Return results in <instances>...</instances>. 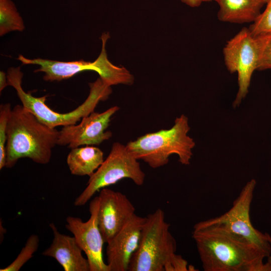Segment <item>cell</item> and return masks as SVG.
<instances>
[{"label": "cell", "mask_w": 271, "mask_h": 271, "mask_svg": "<svg viewBox=\"0 0 271 271\" xmlns=\"http://www.w3.org/2000/svg\"><path fill=\"white\" fill-rule=\"evenodd\" d=\"M192 233L205 271H271L262 248L218 225H194Z\"/></svg>", "instance_id": "6da1fadb"}, {"label": "cell", "mask_w": 271, "mask_h": 271, "mask_svg": "<svg viewBox=\"0 0 271 271\" xmlns=\"http://www.w3.org/2000/svg\"><path fill=\"white\" fill-rule=\"evenodd\" d=\"M59 135L60 131L56 128L40 121L22 105H16L12 110L8 124L5 167L12 168L24 158L37 164H48Z\"/></svg>", "instance_id": "7a4b0ae2"}, {"label": "cell", "mask_w": 271, "mask_h": 271, "mask_svg": "<svg viewBox=\"0 0 271 271\" xmlns=\"http://www.w3.org/2000/svg\"><path fill=\"white\" fill-rule=\"evenodd\" d=\"M164 211L157 209L146 217L139 247L129 271H187L188 262L176 253V240L169 230Z\"/></svg>", "instance_id": "3957f363"}, {"label": "cell", "mask_w": 271, "mask_h": 271, "mask_svg": "<svg viewBox=\"0 0 271 271\" xmlns=\"http://www.w3.org/2000/svg\"><path fill=\"white\" fill-rule=\"evenodd\" d=\"M190 130L188 117L182 114L175 120L173 126L147 133L130 141L126 145L137 160H142L151 168L162 167L169 162L172 154H176L183 165L190 164L195 143L188 135Z\"/></svg>", "instance_id": "277c9868"}, {"label": "cell", "mask_w": 271, "mask_h": 271, "mask_svg": "<svg viewBox=\"0 0 271 271\" xmlns=\"http://www.w3.org/2000/svg\"><path fill=\"white\" fill-rule=\"evenodd\" d=\"M8 84L14 88L23 106L34 114L38 119L51 127L75 124L83 117L94 111L100 101L106 100L112 92L111 86L99 77L89 83V93L85 101L74 110L67 113L53 110L46 104L47 95L36 97L23 89L22 83L23 73L20 67H11L8 70Z\"/></svg>", "instance_id": "5b68a950"}, {"label": "cell", "mask_w": 271, "mask_h": 271, "mask_svg": "<svg viewBox=\"0 0 271 271\" xmlns=\"http://www.w3.org/2000/svg\"><path fill=\"white\" fill-rule=\"evenodd\" d=\"M109 38L108 33L102 34L100 37L101 51L97 58L92 62L83 60L60 61L41 58L30 59L22 55H20L17 59L23 65L40 66L34 72L44 73L43 79L47 81H60L68 79L81 72L93 71L96 72L102 81L109 86L118 84L131 85L133 83V76L124 67L113 65L107 58L105 45Z\"/></svg>", "instance_id": "8992f818"}, {"label": "cell", "mask_w": 271, "mask_h": 271, "mask_svg": "<svg viewBox=\"0 0 271 271\" xmlns=\"http://www.w3.org/2000/svg\"><path fill=\"white\" fill-rule=\"evenodd\" d=\"M124 178L141 186L144 183L145 174L138 160L126 146L114 143L106 159L89 177L86 187L75 199L74 205H84L96 192Z\"/></svg>", "instance_id": "52a82bcc"}, {"label": "cell", "mask_w": 271, "mask_h": 271, "mask_svg": "<svg viewBox=\"0 0 271 271\" xmlns=\"http://www.w3.org/2000/svg\"><path fill=\"white\" fill-rule=\"evenodd\" d=\"M259 48L256 36L243 28L228 41L223 49L224 63L231 73L237 72L238 90L233 102L238 106L248 92L253 73L257 70Z\"/></svg>", "instance_id": "ba28073f"}, {"label": "cell", "mask_w": 271, "mask_h": 271, "mask_svg": "<svg viewBox=\"0 0 271 271\" xmlns=\"http://www.w3.org/2000/svg\"><path fill=\"white\" fill-rule=\"evenodd\" d=\"M256 183L254 179L248 181L227 212L220 216L199 222L205 225H220L227 230L245 238L270 254L271 246L265 233L255 228L250 219V205Z\"/></svg>", "instance_id": "9c48e42d"}, {"label": "cell", "mask_w": 271, "mask_h": 271, "mask_svg": "<svg viewBox=\"0 0 271 271\" xmlns=\"http://www.w3.org/2000/svg\"><path fill=\"white\" fill-rule=\"evenodd\" d=\"M99 196L94 197L89 204L90 216L86 222L80 218L68 216L66 228L74 235L76 242L85 253L90 271H110L103 257L104 242L97 220Z\"/></svg>", "instance_id": "30bf717a"}, {"label": "cell", "mask_w": 271, "mask_h": 271, "mask_svg": "<svg viewBox=\"0 0 271 271\" xmlns=\"http://www.w3.org/2000/svg\"><path fill=\"white\" fill-rule=\"evenodd\" d=\"M112 106L104 112H92L83 117L78 124L63 126L60 130L57 145L73 149L82 146L98 145L112 137L110 131H105L111 116L119 110Z\"/></svg>", "instance_id": "8fae6325"}, {"label": "cell", "mask_w": 271, "mask_h": 271, "mask_svg": "<svg viewBox=\"0 0 271 271\" xmlns=\"http://www.w3.org/2000/svg\"><path fill=\"white\" fill-rule=\"evenodd\" d=\"M97 220L104 242L110 240L135 213L124 194L104 188L100 190Z\"/></svg>", "instance_id": "7c38bea8"}, {"label": "cell", "mask_w": 271, "mask_h": 271, "mask_svg": "<svg viewBox=\"0 0 271 271\" xmlns=\"http://www.w3.org/2000/svg\"><path fill=\"white\" fill-rule=\"evenodd\" d=\"M146 217L134 214L107 243V264L110 271H126L138 249Z\"/></svg>", "instance_id": "4fadbf2b"}, {"label": "cell", "mask_w": 271, "mask_h": 271, "mask_svg": "<svg viewBox=\"0 0 271 271\" xmlns=\"http://www.w3.org/2000/svg\"><path fill=\"white\" fill-rule=\"evenodd\" d=\"M49 226L53 239L42 254L55 258L65 271H90L88 259L82 255L83 251L75 237L60 233L53 223Z\"/></svg>", "instance_id": "5bb4252c"}, {"label": "cell", "mask_w": 271, "mask_h": 271, "mask_svg": "<svg viewBox=\"0 0 271 271\" xmlns=\"http://www.w3.org/2000/svg\"><path fill=\"white\" fill-rule=\"evenodd\" d=\"M219 5L218 19L231 23H253L265 4L262 0H215Z\"/></svg>", "instance_id": "9a60e30c"}, {"label": "cell", "mask_w": 271, "mask_h": 271, "mask_svg": "<svg viewBox=\"0 0 271 271\" xmlns=\"http://www.w3.org/2000/svg\"><path fill=\"white\" fill-rule=\"evenodd\" d=\"M104 160L103 153L99 148L86 146L71 149L66 162L72 175L90 177Z\"/></svg>", "instance_id": "2e32d148"}, {"label": "cell", "mask_w": 271, "mask_h": 271, "mask_svg": "<svg viewBox=\"0 0 271 271\" xmlns=\"http://www.w3.org/2000/svg\"><path fill=\"white\" fill-rule=\"evenodd\" d=\"M23 20L11 0H0V36L12 31H23Z\"/></svg>", "instance_id": "e0dca14e"}, {"label": "cell", "mask_w": 271, "mask_h": 271, "mask_svg": "<svg viewBox=\"0 0 271 271\" xmlns=\"http://www.w3.org/2000/svg\"><path fill=\"white\" fill-rule=\"evenodd\" d=\"M39 244V236L35 234L31 235L16 258L5 268H1L0 271H19L33 256L38 249Z\"/></svg>", "instance_id": "ac0fdd59"}, {"label": "cell", "mask_w": 271, "mask_h": 271, "mask_svg": "<svg viewBox=\"0 0 271 271\" xmlns=\"http://www.w3.org/2000/svg\"><path fill=\"white\" fill-rule=\"evenodd\" d=\"M11 104H2L0 106V170L5 167L8 124L12 111Z\"/></svg>", "instance_id": "d6986e66"}, {"label": "cell", "mask_w": 271, "mask_h": 271, "mask_svg": "<svg viewBox=\"0 0 271 271\" xmlns=\"http://www.w3.org/2000/svg\"><path fill=\"white\" fill-rule=\"evenodd\" d=\"M258 41L259 55L257 70L271 69V33L256 36Z\"/></svg>", "instance_id": "ffe728a7"}, {"label": "cell", "mask_w": 271, "mask_h": 271, "mask_svg": "<svg viewBox=\"0 0 271 271\" xmlns=\"http://www.w3.org/2000/svg\"><path fill=\"white\" fill-rule=\"evenodd\" d=\"M248 29L254 36L271 33V0L266 3L265 10Z\"/></svg>", "instance_id": "44dd1931"}, {"label": "cell", "mask_w": 271, "mask_h": 271, "mask_svg": "<svg viewBox=\"0 0 271 271\" xmlns=\"http://www.w3.org/2000/svg\"><path fill=\"white\" fill-rule=\"evenodd\" d=\"M8 85L7 74L4 71H1L0 72V91L2 92Z\"/></svg>", "instance_id": "7402d4cb"}, {"label": "cell", "mask_w": 271, "mask_h": 271, "mask_svg": "<svg viewBox=\"0 0 271 271\" xmlns=\"http://www.w3.org/2000/svg\"><path fill=\"white\" fill-rule=\"evenodd\" d=\"M182 2L191 7H199L203 2H210L215 0H180Z\"/></svg>", "instance_id": "603a6c76"}, {"label": "cell", "mask_w": 271, "mask_h": 271, "mask_svg": "<svg viewBox=\"0 0 271 271\" xmlns=\"http://www.w3.org/2000/svg\"><path fill=\"white\" fill-rule=\"evenodd\" d=\"M266 237V239L267 241L269 242L270 246H271V236L269 234H268L267 232L264 233ZM267 261L268 263L271 264V253L269 254L268 256L267 257Z\"/></svg>", "instance_id": "cb8c5ba5"}, {"label": "cell", "mask_w": 271, "mask_h": 271, "mask_svg": "<svg viewBox=\"0 0 271 271\" xmlns=\"http://www.w3.org/2000/svg\"><path fill=\"white\" fill-rule=\"evenodd\" d=\"M264 4H266L269 0H262Z\"/></svg>", "instance_id": "d4e9b609"}]
</instances>
